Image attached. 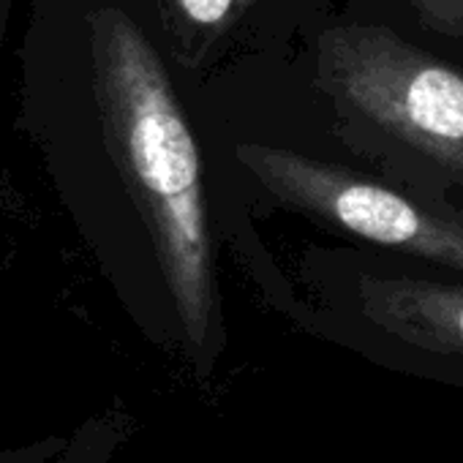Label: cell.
<instances>
[{
	"label": "cell",
	"instance_id": "1",
	"mask_svg": "<svg viewBox=\"0 0 463 463\" xmlns=\"http://www.w3.org/2000/svg\"><path fill=\"white\" fill-rule=\"evenodd\" d=\"M17 63V131L58 202L90 243L123 207L199 341L213 308L202 153L142 23L120 0H31Z\"/></svg>",
	"mask_w": 463,
	"mask_h": 463
},
{
	"label": "cell",
	"instance_id": "2",
	"mask_svg": "<svg viewBox=\"0 0 463 463\" xmlns=\"http://www.w3.org/2000/svg\"><path fill=\"white\" fill-rule=\"evenodd\" d=\"M319 80L363 120L463 180V74L376 25L319 39Z\"/></svg>",
	"mask_w": 463,
	"mask_h": 463
},
{
	"label": "cell",
	"instance_id": "3",
	"mask_svg": "<svg viewBox=\"0 0 463 463\" xmlns=\"http://www.w3.org/2000/svg\"><path fill=\"white\" fill-rule=\"evenodd\" d=\"M238 161L276 202L349 235L463 273V218L439 213L376 180L270 145H238Z\"/></svg>",
	"mask_w": 463,
	"mask_h": 463
},
{
	"label": "cell",
	"instance_id": "4",
	"mask_svg": "<svg viewBox=\"0 0 463 463\" xmlns=\"http://www.w3.org/2000/svg\"><path fill=\"white\" fill-rule=\"evenodd\" d=\"M365 314L390 333L444 352H463V287L414 279H360Z\"/></svg>",
	"mask_w": 463,
	"mask_h": 463
},
{
	"label": "cell",
	"instance_id": "5",
	"mask_svg": "<svg viewBox=\"0 0 463 463\" xmlns=\"http://www.w3.org/2000/svg\"><path fill=\"white\" fill-rule=\"evenodd\" d=\"M257 0H161V9L172 23L196 31H223L243 17Z\"/></svg>",
	"mask_w": 463,
	"mask_h": 463
},
{
	"label": "cell",
	"instance_id": "6",
	"mask_svg": "<svg viewBox=\"0 0 463 463\" xmlns=\"http://www.w3.org/2000/svg\"><path fill=\"white\" fill-rule=\"evenodd\" d=\"M420 23L441 36L460 39L463 36V0H401Z\"/></svg>",
	"mask_w": 463,
	"mask_h": 463
},
{
	"label": "cell",
	"instance_id": "7",
	"mask_svg": "<svg viewBox=\"0 0 463 463\" xmlns=\"http://www.w3.org/2000/svg\"><path fill=\"white\" fill-rule=\"evenodd\" d=\"M55 441L31 444L23 449H0V463H44L50 452H55Z\"/></svg>",
	"mask_w": 463,
	"mask_h": 463
},
{
	"label": "cell",
	"instance_id": "8",
	"mask_svg": "<svg viewBox=\"0 0 463 463\" xmlns=\"http://www.w3.org/2000/svg\"><path fill=\"white\" fill-rule=\"evenodd\" d=\"M12 6L14 0H0V52L6 47V33H9V23H12Z\"/></svg>",
	"mask_w": 463,
	"mask_h": 463
}]
</instances>
